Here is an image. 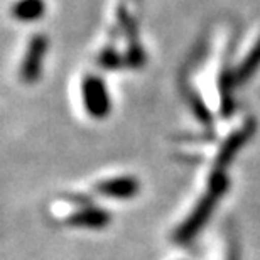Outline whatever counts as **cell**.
Masks as SVG:
<instances>
[{"label": "cell", "mask_w": 260, "mask_h": 260, "mask_svg": "<svg viewBox=\"0 0 260 260\" xmlns=\"http://www.w3.org/2000/svg\"><path fill=\"white\" fill-rule=\"evenodd\" d=\"M228 186H230V181H228L225 171H211L205 194L196 203L191 215L176 228V232L173 235V240L176 243L186 245V243H189L193 238H196L198 233L201 232V228L210 221V218L213 216V213L216 210L218 203L225 196Z\"/></svg>", "instance_id": "obj_1"}, {"label": "cell", "mask_w": 260, "mask_h": 260, "mask_svg": "<svg viewBox=\"0 0 260 260\" xmlns=\"http://www.w3.org/2000/svg\"><path fill=\"white\" fill-rule=\"evenodd\" d=\"M81 91H83V103H85L88 115L100 120V118H105L110 113L112 108L110 96H108L105 83L100 78L86 76L85 81H83Z\"/></svg>", "instance_id": "obj_2"}, {"label": "cell", "mask_w": 260, "mask_h": 260, "mask_svg": "<svg viewBox=\"0 0 260 260\" xmlns=\"http://www.w3.org/2000/svg\"><path fill=\"white\" fill-rule=\"evenodd\" d=\"M255 130H257L255 120H248L247 123H243V127L235 130L232 135H228L225 142L220 145L215 164H213V171H225L233 162V159L237 157V154L240 152V149L243 145H247L248 140L253 137Z\"/></svg>", "instance_id": "obj_3"}, {"label": "cell", "mask_w": 260, "mask_h": 260, "mask_svg": "<svg viewBox=\"0 0 260 260\" xmlns=\"http://www.w3.org/2000/svg\"><path fill=\"white\" fill-rule=\"evenodd\" d=\"M95 193L103 198H113V200H130L139 194L140 183L132 176H122V178L103 179L95 184Z\"/></svg>", "instance_id": "obj_4"}, {"label": "cell", "mask_w": 260, "mask_h": 260, "mask_svg": "<svg viewBox=\"0 0 260 260\" xmlns=\"http://www.w3.org/2000/svg\"><path fill=\"white\" fill-rule=\"evenodd\" d=\"M110 213L102 210V208H95L91 205H86L85 208L71 213L66 216V225L75 228H88V230H102L107 225H110Z\"/></svg>", "instance_id": "obj_5"}, {"label": "cell", "mask_w": 260, "mask_h": 260, "mask_svg": "<svg viewBox=\"0 0 260 260\" xmlns=\"http://www.w3.org/2000/svg\"><path fill=\"white\" fill-rule=\"evenodd\" d=\"M46 48H48V41L43 36H38V38L32 39L27 54H25L24 63L20 66V76H22V80L25 83H32L39 78Z\"/></svg>", "instance_id": "obj_6"}, {"label": "cell", "mask_w": 260, "mask_h": 260, "mask_svg": "<svg viewBox=\"0 0 260 260\" xmlns=\"http://www.w3.org/2000/svg\"><path fill=\"white\" fill-rule=\"evenodd\" d=\"M12 14L24 22L36 20L44 14V0H17L12 7Z\"/></svg>", "instance_id": "obj_7"}, {"label": "cell", "mask_w": 260, "mask_h": 260, "mask_svg": "<svg viewBox=\"0 0 260 260\" xmlns=\"http://www.w3.org/2000/svg\"><path fill=\"white\" fill-rule=\"evenodd\" d=\"M258 66H260V41H258V44L253 46V49L250 51V53H248L247 59L243 61L240 66H238V70L235 73V83H237V85L247 81L248 78L253 75V71H255Z\"/></svg>", "instance_id": "obj_8"}]
</instances>
